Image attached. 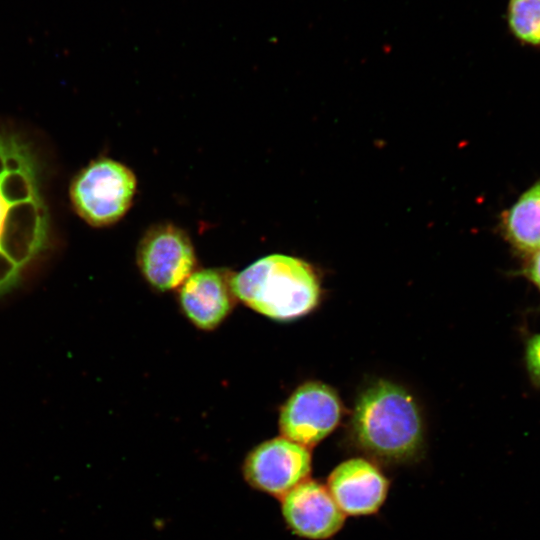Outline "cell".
<instances>
[{"label": "cell", "instance_id": "cell-1", "mask_svg": "<svg viewBox=\"0 0 540 540\" xmlns=\"http://www.w3.org/2000/svg\"><path fill=\"white\" fill-rule=\"evenodd\" d=\"M48 216L37 166L18 138L0 134V295L46 245Z\"/></svg>", "mask_w": 540, "mask_h": 540}, {"label": "cell", "instance_id": "cell-2", "mask_svg": "<svg viewBox=\"0 0 540 540\" xmlns=\"http://www.w3.org/2000/svg\"><path fill=\"white\" fill-rule=\"evenodd\" d=\"M352 427L362 449L389 462L414 458L423 442L416 403L405 390L389 382L380 381L360 396Z\"/></svg>", "mask_w": 540, "mask_h": 540}, {"label": "cell", "instance_id": "cell-3", "mask_svg": "<svg viewBox=\"0 0 540 540\" xmlns=\"http://www.w3.org/2000/svg\"><path fill=\"white\" fill-rule=\"evenodd\" d=\"M235 297L276 320H292L312 311L320 286L312 267L298 258L273 254L230 277Z\"/></svg>", "mask_w": 540, "mask_h": 540}, {"label": "cell", "instance_id": "cell-4", "mask_svg": "<svg viewBox=\"0 0 540 540\" xmlns=\"http://www.w3.org/2000/svg\"><path fill=\"white\" fill-rule=\"evenodd\" d=\"M136 178L125 165L108 158L91 162L73 180L70 196L77 213L93 226L121 219L132 204Z\"/></svg>", "mask_w": 540, "mask_h": 540}, {"label": "cell", "instance_id": "cell-5", "mask_svg": "<svg viewBox=\"0 0 540 540\" xmlns=\"http://www.w3.org/2000/svg\"><path fill=\"white\" fill-rule=\"evenodd\" d=\"M340 415L341 403L335 391L323 383L308 382L281 408L280 431L285 438L308 448L335 429Z\"/></svg>", "mask_w": 540, "mask_h": 540}, {"label": "cell", "instance_id": "cell-6", "mask_svg": "<svg viewBox=\"0 0 540 540\" xmlns=\"http://www.w3.org/2000/svg\"><path fill=\"white\" fill-rule=\"evenodd\" d=\"M137 263L153 287L166 291L178 287L192 274L195 254L183 230L163 223L150 228L141 239Z\"/></svg>", "mask_w": 540, "mask_h": 540}, {"label": "cell", "instance_id": "cell-7", "mask_svg": "<svg viewBox=\"0 0 540 540\" xmlns=\"http://www.w3.org/2000/svg\"><path fill=\"white\" fill-rule=\"evenodd\" d=\"M243 471L251 486L282 498L308 479L311 454L307 447L278 437L252 450L245 460Z\"/></svg>", "mask_w": 540, "mask_h": 540}, {"label": "cell", "instance_id": "cell-8", "mask_svg": "<svg viewBox=\"0 0 540 540\" xmlns=\"http://www.w3.org/2000/svg\"><path fill=\"white\" fill-rule=\"evenodd\" d=\"M282 513L289 528L298 536L324 540L343 526L345 514L328 488L306 479L282 497Z\"/></svg>", "mask_w": 540, "mask_h": 540}, {"label": "cell", "instance_id": "cell-9", "mask_svg": "<svg viewBox=\"0 0 540 540\" xmlns=\"http://www.w3.org/2000/svg\"><path fill=\"white\" fill-rule=\"evenodd\" d=\"M389 482L370 461L352 458L338 465L328 478V490L345 515L376 513L384 503Z\"/></svg>", "mask_w": 540, "mask_h": 540}, {"label": "cell", "instance_id": "cell-10", "mask_svg": "<svg viewBox=\"0 0 540 540\" xmlns=\"http://www.w3.org/2000/svg\"><path fill=\"white\" fill-rule=\"evenodd\" d=\"M230 277L216 269H203L182 283L180 303L193 324L204 330L218 326L230 313L234 302Z\"/></svg>", "mask_w": 540, "mask_h": 540}, {"label": "cell", "instance_id": "cell-11", "mask_svg": "<svg viewBox=\"0 0 540 540\" xmlns=\"http://www.w3.org/2000/svg\"><path fill=\"white\" fill-rule=\"evenodd\" d=\"M505 227L508 238L519 249L527 252L540 249V181L515 203Z\"/></svg>", "mask_w": 540, "mask_h": 540}, {"label": "cell", "instance_id": "cell-12", "mask_svg": "<svg viewBox=\"0 0 540 540\" xmlns=\"http://www.w3.org/2000/svg\"><path fill=\"white\" fill-rule=\"evenodd\" d=\"M507 21L519 40L540 45V0H510Z\"/></svg>", "mask_w": 540, "mask_h": 540}, {"label": "cell", "instance_id": "cell-13", "mask_svg": "<svg viewBox=\"0 0 540 540\" xmlns=\"http://www.w3.org/2000/svg\"><path fill=\"white\" fill-rule=\"evenodd\" d=\"M526 358L531 375L540 383V334L529 341Z\"/></svg>", "mask_w": 540, "mask_h": 540}, {"label": "cell", "instance_id": "cell-14", "mask_svg": "<svg viewBox=\"0 0 540 540\" xmlns=\"http://www.w3.org/2000/svg\"><path fill=\"white\" fill-rule=\"evenodd\" d=\"M528 275L540 288V249L535 251L528 266Z\"/></svg>", "mask_w": 540, "mask_h": 540}]
</instances>
